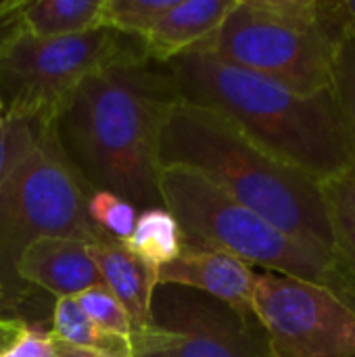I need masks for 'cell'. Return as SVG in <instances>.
<instances>
[{
  "instance_id": "17",
  "label": "cell",
  "mask_w": 355,
  "mask_h": 357,
  "mask_svg": "<svg viewBox=\"0 0 355 357\" xmlns=\"http://www.w3.org/2000/svg\"><path fill=\"white\" fill-rule=\"evenodd\" d=\"M100 0H27L29 36L65 38L98 29Z\"/></svg>"
},
{
  "instance_id": "12",
  "label": "cell",
  "mask_w": 355,
  "mask_h": 357,
  "mask_svg": "<svg viewBox=\"0 0 355 357\" xmlns=\"http://www.w3.org/2000/svg\"><path fill=\"white\" fill-rule=\"evenodd\" d=\"M236 0H178L142 40L151 63L207 52Z\"/></svg>"
},
{
  "instance_id": "20",
  "label": "cell",
  "mask_w": 355,
  "mask_h": 357,
  "mask_svg": "<svg viewBox=\"0 0 355 357\" xmlns=\"http://www.w3.org/2000/svg\"><path fill=\"white\" fill-rule=\"evenodd\" d=\"M88 215L103 234L126 241L136 226L138 209L109 190H94L88 199Z\"/></svg>"
},
{
  "instance_id": "15",
  "label": "cell",
  "mask_w": 355,
  "mask_h": 357,
  "mask_svg": "<svg viewBox=\"0 0 355 357\" xmlns=\"http://www.w3.org/2000/svg\"><path fill=\"white\" fill-rule=\"evenodd\" d=\"M123 245L157 276L182 253L184 234L165 207H149L138 211L136 226Z\"/></svg>"
},
{
  "instance_id": "9",
  "label": "cell",
  "mask_w": 355,
  "mask_h": 357,
  "mask_svg": "<svg viewBox=\"0 0 355 357\" xmlns=\"http://www.w3.org/2000/svg\"><path fill=\"white\" fill-rule=\"evenodd\" d=\"M253 314L272 357H355V305L322 284L257 272Z\"/></svg>"
},
{
  "instance_id": "6",
  "label": "cell",
  "mask_w": 355,
  "mask_h": 357,
  "mask_svg": "<svg viewBox=\"0 0 355 357\" xmlns=\"http://www.w3.org/2000/svg\"><path fill=\"white\" fill-rule=\"evenodd\" d=\"M337 46L320 23L318 0H236L207 52L318 94L333 88Z\"/></svg>"
},
{
  "instance_id": "14",
  "label": "cell",
  "mask_w": 355,
  "mask_h": 357,
  "mask_svg": "<svg viewBox=\"0 0 355 357\" xmlns=\"http://www.w3.org/2000/svg\"><path fill=\"white\" fill-rule=\"evenodd\" d=\"M331 228V255L355 297V165L320 182Z\"/></svg>"
},
{
  "instance_id": "5",
  "label": "cell",
  "mask_w": 355,
  "mask_h": 357,
  "mask_svg": "<svg viewBox=\"0 0 355 357\" xmlns=\"http://www.w3.org/2000/svg\"><path fill=\"white\" fill-rule=\"evenodd\" d=\"M92 192L65 153L56 121L42 123L36 144L0 184V295L17 312L31 293L17 272L31 243L42 236L94 243L103 236L88 215Z\"/></svg>"
},
{
  "instance_id": "23",
  "label": "cell",
  "mask_w": 355,
  "mask_h": 357,
  "mask_svg": "<svg viewBox=\"0 0 355 357\" xmlns=\"http://www.w3.org/2000/svg\"><path fill=\"white\" fill-rule=\"evenodd\" d=\"M25 36H29L27 0L0 2V63Z\"/></svg>"
},
{
  "instance_id": "1",
  "label": "cell",
  "mask_w": 355,
  "mask_h": 357,
  "mask_svg": "<svg viewBox=\"0 0 355 357\" xmlns=\"http://www.w3.org/2000/svg\"><path fill=\"white\" fill-rule=\"evenodd\" d=\"M178 100L172 73L153 63L98 71L56 121L63 149L92 190H109L140 211L161 207L159 134Z\"/></svg>"
},
{
  "instance_id": "7",
  "label": "cell",
  "mask_w": 355,
  "mask_h": 357,
  "mask_svg": "<svg viewBox=\"0 0 355 357\" xmlns=\"http://www.w3.org/2000/svg\"><path fill=\"white\" fill-rule=\"evenodd\" d=\"M151 63L140 38L94 29L65 38L25 36L0 63V102L6 117L59 121L90 75Z\"/></svg>"
},
{
  "instance_id": "28",
  "label": "cell",
  "mask_w": 355,
  "mask_h": 357,
  "mask_svg": "<svg viewBox=\"0 0 355 357\" xmlns=\"http://www.w3.org/2000/svg\"><path fill=\"white\" fill-rule=\"evenodd\" d=\"M13 316H19V312L13 305H8V301L0 295V318H13Z\"/></svg>"
},
{
  "instance_id": "21",
  "label": "cell",
  "mask_w": 355,
  "mask_h": 357,
  "mask_svg": "<svg viewBox=\"0 0 355 357\" xmlns=\"http://www.w3.org/2000/svg\"><path fill=\"white\" fill-rule=\"evenodd\" d=\"M77 307L103 331L117 335V337H126L130 339L134 333V324L128 316V312L123 310V305L100 284L94 289H88L84 293H80L77 297H73Z\"/></svg>"
},
{
  "instance_id": "8",
  "label": "cell",
  "mask_w": 355,
  "mask_h": 357,
  "mask_svg": "<svg viewBox=\"0 0 355 357\" xmlns=\"http://www.w3.org/2000/svg\"><path fill=\"white\" fill-rule=\"evenodd\" d=\"M134 357H272L257 318L172 284H157L151 326L130 337Z\"/></svg>"
},
{
  "instance_id": "25",
  "label": "cell",
  "mask_w": 355,
  "mask_h": 357,
  "mask_svg": "<svg viewBox=\"0 0 355 357\" xmlns=\"http://www.w3.org/2000/svg\"><path fill=\"white\" fill-rule=\"evenodd\" d=\"M0 357H54L52 335L40 324H25L19 337L0 354Z\"/></svg>"
},
{
  "instance_id": "4",
  "label": "cell",
  "mask_w": 355,
  "mask_h": 357,
  "mask_svg": "<svg viewBox=\"0 0 355 357\" xmlns=\"http://www.w3.org/2000/svg\"><path fill=\"white\" fill-rule=\"evenodd\" d=\"M159 197L178 222L184 245L228 253L262 272H276L322 284L355 305L335 259L272 226L203 174L167 165L159 172Z\"/></svg>"
},
{
  "instance_id": "3",
  "label": "cell",
  "mask_w": 355,
  "mask_h": 357,
  "mask_svg": "<svg viewBox=\"0 0 355 357\" xmlns=\"http://www.w3.org/2000/svg\"><path fill=\"white\" fill-rule=\"evenodd\" d=\"M159 163L203 174L272 226L331 255L320 182L262 149L222 113L180 96L159 134Z\"/></svg>"
},
{
  "instance_id": "19",
  "label": "cell",
  "mask_w": 355,
  "mask_h": 357,
  "mask_svg": "<svg viewBox=\"0 0 355 357\" xmlns=\"http://www.w3.org/2000/svg\"><path fill=\"white\" fill-rule=\"evenodd\" d=\"M331 90L341 115V123L355 165V38H345L337 46Z\"/></svg>"
},
{
  "instance_id": "18",
  "label": "cell",
  "mask_w": 355,
  "mask_h": 357,
  "mask_svg": "<svg viewBox=\"0 0 355 357\" xmlns=\"http://www.w3.org/2000/svg\"><path fill=\"white\" fill-rule=\"evenodd\" d=\"M178 0H100L98 29L144 40Z\"/></svg>"
},
{
  "instance_id": "24",
  "label": "cell",
  "mask_w": 355,
  "mask_h": 357,
  "mask_svg": "<svg viewBox=\"0 0 355 357\" xmlns=\"http://www.w3.org/2000/svg\"><path fill=\"white\" fill-rule=\"evenodd\" d=\"M318 15L335 44L355 38V0H318Z\"/></svg>"
},
{
  "instance_id": "16",
  "label": "cell",
  "mask_w": 355,
  "mask_h": 357,
  "mask_svg": "<svg viewBox=\"0 0 355 357\" xmlns=\"http://www.w3.org/2000/svg\"><path fill=\"white\" fill-rule=\"evenodd\" d=\"M52 339L77 349L96 351L113 357H134L132 343L126 337L98 328L75 303L73 297H61L52 307Z\"/></svg>"
},
{
  "instance_id": "13",
  "label": "cell",
  "mask_w": 355,
  "mask_h": 357,
  "mask_svg": "<svg viewBox=\"0 0 355 357\" xmlns=\"http://www.w3.org/2000/svg\"><path fill=\"white\" fill-rule=\"evenodd\" d=\"M90 257L103 278V287L123 305L134 331L151 326V301L157 276L123 245V241L103 234L88 243Z\"/></svg>"
},
{
  "instance_id": "11",
  "label": "cell",
  "mask_w": 355,
  "mask_h": 357,
  "mask_svg": "<svg viewBox=\"0 0 355 357\" xmlns=\"http://www.w3.org/2000/svg\"><path fill=\"white\" fill-rule=\"evenodd\" d=\"M17 272L27 287L42 289L56 299L77 297L103 284L88 243L67 236H42L31 243L19 259Z\"/></svg>"
},
{
  "instance_id": "29",
  "label": "cell",
  "mask_w": 355,
  "mask_h": 357,
  "mask_svg": "<svg viewBox=\"0 0 355 357\" xmlns=\"http://www.w3.org/2000/svg\"><path fill=\"white\" fill-rule=\"evenodd\" d=\"M4 117H6V111H4V105L0 102V126H2V121H4Z\"/></svg>"
},
{
  "instance_id": "26",
  "label": "cell",
  "mask_w": 355,
  "mask_h": 357,
  "mask_svg": "<svg viewBox=\"0 0 355 357\" xmlns=\"http://www.w3.org/2000/svg\"><path fill=\"white\" fill-rule=\"evenodd\" d=\"M27 322L21 316H13V318H0V354L19 337V333L23 331Z\"/></svg>"
},
{
  "instance_id": "10",
  "label": "cell",
  "mask_w": 355,
  "mask_h": 357,
  "mask_svg": "<svg viewBox=\"0 0 355 357\" xmlns=\"http://www.w3.org/2000/svg\"><path fill=\"white\" fill-rule=\"evenodd\" d=\"M157 284H172L203 293L241 316L255 318L253 299L257 272L228 253L184 245L182 253L157 272Z\"/></svg>"
},
{
  "instance_id": "2",
  "label": "cell",
  "mask_w": 355,
  "mask_h": 357,
  "mask_svg": "<svg viewBox=\"0 0 355 357\" xmlns=\"http://www.w3.org/2000/svg\"><path fill=\"white\" fill-rule=\"evenodd\" d=\"M167 71L184 100L222 113L262 149L316 182L354 167L333 90L301 94L213 52L174 59Z\"/></svg>"
},
{
  "instance_id": "22",
  "label": "cell",
  "mask_w": 355,
  "mask_h": 357,
  "mask_svg": "<svg viewBox=\"0 0 355 357\" xmlns=\"http://www.w3.org/2000/svg\"><path fill=\"white\" fill-rule=\"evenodd\" d=\"M42 123L46 121L4 117L0 126V184L6 180L17 161L36 144Z\"/></svg>"
},
{
  "instance_id": "27",
  "label": "cell",
  "mask_w": 355,
  "mask_h": 357,
  "mask_svg": "<svg viewBox=\"0 0 355 357\" xmlns=\"http://www.w3.org/2000/svg\"><path fill=\"white\" fill-rule=\"evenodd\" d=\"M52 347H54V357H113L105 356V354H96V351L77 349V347H71V345L61 343V341H56V339H52Z\"/></svg>"
}]
</instances>
